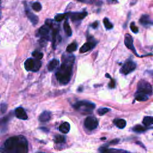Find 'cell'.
I'll return each mask as SVG.
<instances>
[{
	"label": "cell",
	"instance_id": "cell-34",
	"mask_svg": "<svg viewBox=\"0 0 153 153\" xmlns=\"http://www.w3.org/2000/svg\"><path fill=\"white\" fill-rule=\"evenodd\" d=\"M98 25H99V22L98 21H95L90 25V26L93 29H96L98 27Z\"/></svg>",
	"mask_w": 153,
	"mask_h": 153
},
{
	"label": "cell",
	"instance_id": "cell-17",
	"mask_svg": "<svg viewBox=\"0 0 153 153\" xmlns=\"http://www.w3.org/2000/svg\"><path fill=\"white\" fill-rule=\"evenodd\" d=\"M51 117V113L49 111H45L43 113L41 114L39 117V121L41 122H46L48 121Z\"/></svg>",
	"mask_w": 153,
	"mask_h": 153
},
{
	"label": "cell",
	"instance_id": "cell-7",
	"mask_svg": "<svg viewBox=\"0 0 153 153\" xmlns=\"http://www.w3.org/2000/svg\"><path fill=\"white\" fill-rule=\"evenodd\" d=\"M136 68V64L132 60H127L121 68L120 73L122 74L127 75L135 71Z\"/></svg>",
	"mask_w": 153,
	"mask_h": 153
},
{
	"label": "cell",
	"instance_id": "cell-4",
	"mask_svg": "<svg viewBox=\"0 0 153 153\" xmlns=\"http://www.w3.org/2000/svg\"><path fill=\"white\" fill-rule=\"evenodd\" d=\"M42 63L40 60L29 58L26 60L24 63V66L27 71H31V72H37L42 67Z\"/></svg>",
	"mask_w": 153,
	"mask_h": 153
},
{
	"label": "cell",
	"instance_id": "cell-16",
	"mask_svg": "<svg viewBox=\"0 0 153 153\" xmlns=\"http://www.w3.org/2000/svg\"><path fill=\"white\" fill-rule=\"evenodd\" d=\"M59 65V60L56 59H53L51 60L47 65V69L49 72H52L54 71Z\"/></svg>",
	"mask_w": 153,
	"mask_h": 153
},
{
	"label": "cell",
	"instance_id": "cell-29",
	"mask_svg": "<svg viewBox=\"0 0 153 153\" xmlns=\"http://www.w3.org/2000/svg\"><path fill=\"white\" fill-rule=\"evenodd\" d=\"M33 9L35 12H40L42 9V6L39 2H35L32 5Z\"/></svg>",
	"mask_w": 153,
	"mask_h": 153
},
{
	"label": "cell",
	"instance_id": "cell-9",
	"mask_svg": "<svg viewBox=\"0 0 153 153\" xmlns=\"http://www.w3.org/2000/svg\"><path fill=\"white\" fill-rule=\"evenodd\" d=\"M84 126L88 130H93L97 128L98 126V121L95 117L89 116L85 119Z\"/></svg>",
	"mask_w": 153,
	"mask_h": 153
},
{
	"label": "cell",
	"instance_id": "cell-20",
	"mask_svg": "<svg viewBox=\"0 0 153 153\" xmlns=\"http://www.w3.org/2000/svg\"><path fill=\"white\" fill-rule=\"evenodd\" d=\"M114 123L116 126L120 129H124L126 126V121L124 119H116L114 121Z\"/></svg>",
	"mask_w": 153,
	"mask_h": 153
},
{
	"label": "cell",
	"instance_id": "cell-25",
	"mask_svg": "<svg viewBox=\"0 0 153 153\" xmlns=\"http://www.w3.org/2000/svg\"><path fill=\"white\" fill-rule=\"evenodd\" d=\"M103 23H104V25L105 26V28L107 30H110V29L113 28V24L109 21V20L107 17H105L104 19Z\"/></svg>",
	"mask_w": 153,
	"mask_h": 153
},
{
	"label": "cell",
	"instance_id": "cell-35",
	"mask_svg": "<svg viewBox=\"0 0 153 153\" xmlns=\"http://www.w3.org/2000/svg\"><path fill=\"white\" fill-rule=\"evenodd\" d=\"M77 1L84 3H91V2L93 1V0H77Z\"/></svg>",
	"mask_w": 153,
	"mask_h": 153
},
{
	"label": "cell",
	"instance_id": "cell-1",
	"mask_svg": "<svg viewBox=\"0 0 153 153\" xmlns=\"http://www.w3.org/2000/svg\"><path fill=\"white\" fill-rule=\"evenodd\" d=\"M62 59V63L56 71V77L60 84L66 85L69 83L73 75L75 56L73 55H64Z\"/></svg>",
	"mask_w": 153,
	"mask_h": 153
},
{
	"label": "cell",
	"instance_id": "cell-27",
	"mask_svg": "<svg viewBox=\"0 0 153 153\" xmlns=\"http://www.w3.org/2000/svg\"><path fill=\"white\" fill-rule=\"evenodd\" d=\"M32 55L35 59H38V60L42 59L44 56L43 53L40 52H39V51H37V50H35V51H34V52H33Z\"/></svg>",
	"mask_w": 153,
	"mask_h": 153
},
{
	"label": "cell",
	"instance_id": "cell-15",
	"mask_svg": "<svg viewBox=\"0 0 153 153\" xmlns=\"http://www.w3.org/2000/svg\"><path fill=\"white\" fill-rule=\"evenodd\" d=\"M100 153H129V152L123 150L101 148V149H100Z\"/></svg>",
	"mask_w": 153,
	"mask_h": 153
},
{
	"label": "cell",
	"instance_id": "cell-12",
	"mask_svg": "<svg viewBox=\"0 0 153 153\" xmlns=\"http://www.w3.org/2000/svg\"><path fill=\"white\" fill-rule=\"evenodd\" d=\"M139 24L145 27H147L150 25H153V21L150 20V16L148 15H142L141 18L139 19Z\"/></svg>",
	"mask_w": 153,
	"mask_h": 153
},
{
	"label": "cell",
	"instance_id": "cell-10",
	"mask_svg": "<svg viewBox=\"0 0 153 153\" xmlns=\"http://www.w3.org/2000/svg\"><path fill=\"white\" fill-rule=\"evenodd\" d=\"M125 44L126 47L128 49L130 50L136 56H139L134 45L133 38H132V37L129 34H126L125 36Z\"/></svg>",
	"mask_w": 153,
	"mask_h": 153
},
{
	"label": "cell",
	"instance_id": "cell-36",
	"mask_svg": "<svg viewBox=\"0 0 153 153\" xmlns=\"http://www.w3.org/2000/svg\"><path fill=\"white\" fill-rule=\"evenodd\" d=\"M107 1L110 4H114L118 3V0H107Z\"/></svg>",
	"mask_w": 153,
	"mask_h": 153
},
{
	"label": "cell",
	"instance_id": "cell-22",
	"mask_svg": "<svg viewBox=\"0 0 153 153\" xmlns=\"http://www.w3.org/2000/svg\"><path fill=\"white\" fill-rule=\"evenodd\" d=\"M142 123L145 126H149L151 125H153V117H144Z\"/></svg>",
	"mask_w": 153,
	"mask_h": 153
},
{
	"label": "cell",
	"instance_id": "cell-33",
	"mask_svg": "<svg viewBox=\"0 0 153 153\" xmlns=\"http://www.w3.org/2000/svg\"><path fill=\"white\" fill-rule=\"evenodd\" d=\"M7 106L6 104H1V113H4L6 111V109H7Z\"/></svg>",
	"mask_w": 153,
	"mask_h": 153
},
{
	"label": "cell",
	"instance_id": "cell-18",
	"mask_svg": "<svg viewBox=\"0 0 153 153\" xmlns=\"http://www.w3.org/2000/svg\"><path fill=\"white\" fill-rule=\"evenodd\" d=\"M59 131L62 134H67L70 130V125L68 122H64L59 127Z\"/></svg>",
	"mask_w": 153,
	"mask_h": 153
},
{
	"label": "cell",
	"instance_id": "cell-6",
	"mask_svg": "<svg viewBox=\"0 0 153 153\" xmlns=\"http://www.w3.org/2000/svg\"><path fill=\"white\" fill-rule=\"evenodd\" d=\"M98 43L97 41L94 39L92 37H88V42L83 44V46L81 47L80 49V53H84L89 51L93 49Z\"/></svg>",
	"mask_w": 153,
	"mask_h": 153
},
{
	"label": "cell",
	"instance_id": "cell-26",
	"mask_svg": "<svg viewBox=\"0 0 153 153\" xmlns=\"http://www.w3.org/2000/svg\"><path fill=\"white\" fill-rule=\"evenodd\" d=\"M147 129L141 125H136L133 128V130L135 132H138V133H141V132H143L147 130Z\"/></svg>",
	"mask_w": 153,
	"mask_h": 153
},
{
	"label": "cell",
	"instance_id": "cell-28",
	"mask_svg": "<svg viewBox=\"0 0 153 153\" xmlns=\"http://www.w3.org/2000/svg\"><path fill=\"white\" fill-rule=\"evenodd\" d=\"M54 141L56 143H63L65 141V138L63 135H58L55 136Z\"/></svg>",
	"mask_w": 153,
	"mask_h": 153
},
{
	"label": "cell",
	"instance_id": "cell-24",
	"mask_svg": "<svg viewBox=\"0 0 153 153\" xmlns=\"http://www.w3.org/2000/svg\"><path fill=\"white\" fill-rule=\"evenodd\" d=\"M68 17V13H62V14H57L55 17V20L56 22H61L62 20L66 19Z\"/></svg>",
	"mask_w": 153,
	"mask_h": 153
},
{
	"label": "cell",
	"instance_id": "cell-8",
	"mask_svg": "<svg viewBox=\"0 0 153 153\" xmlns=\"http://www.w3.org/2000/svg\"><path fill=\"white\" fill-rule=\"evenodd\" d=\"M52 29V28H51L48 26L44 25L41 27L38 30V34L39 37H42V39L41 41H42L43 42H44V41H50V30Z\"/></svg>",
	"mask_w": 153,
	"mask_h": 153
},
{
	"label": "cell",
	"instance_id": "cell-5",
	"mask_svg": "<svg viewBox=\"0 0 153 153\" xmlns=\"http://www.w3.org/2000/svg\"><path fill=\"white\" fill-rule=\"evenodd\" d=\"M136 93L144 94L147 96L152 95L153 90L151 85L148 81L141 80L138 84V89Z\"/></svg>",
	"mask_w": 153,
	"mask_h": 153
},
{
	"label": "cell",
	"instance_id": "cell-32",
	"mask_svg": "<svg viewBox=\"0 0 153 153\" xmlns=\"http://www.w3.org/2000/svg\"><path fill=\"white\" fill-rule=\"evenodd\" d=\"M108 86L110 89H114L116 87V81L114 79L111 78V81L108 84Z\"/></svg>",
	"mask_w": 153,
	"mask_h": 153
},
{
	"label": "cell",
	"instance_id": "cell-21",
	"mask_svg": "<svg viewBox=\"0 0 153 153\" xmlns=\"http://www.w3.org/2000/svg\"><path fill=\"white\" fill-rule=\"evenodd\" d=\"M77 44L75 42L72 43L71 44H69V46L66 47V52L69 53H71L77 50Z\"/></svg>",
	"mask_w": 153,
	"mask_h": 153
},
{
	"label": "cell",
	"instance_id": "cell-23",
	"mask_svg": "<svg viewBox=\"0 0 153 153\" xmlns=\"http://www.w3.org/2000/svg\"><path fill=\"white\" fill-rule=\"evenodd\" d=\"M135 99L138 101H146L148 99V96L147 95L141 94V93H136L135 94Z\"/></svg>",
	"mask_w": 153,
	"mask_h": 153
},
{
	"label": "cell",
	"instance_id": "cell-14",
	"mask_svg": "<svg viewBox=\"0 0 153 153\" xmlns=\"http://www.w3.org/2000/svg\"><path fill=\"white\" fill-rule=\"evenodd\" d=\"M25 13H26V15L28 19L30 20V22L32 23V24L34 26L36 25L38 23L39 19H38L37 16H36L34 13H31V12H30L29 10L26 9L25 10Z\"/></svg>",
	"mask_w": 153,
	"mask_h": 153
},
{
	"label": "cell",
	"instance_id": "cell-37",
	"mask_svg": "<svg viewBox=\"0 0 153 153\" xmlns=\"http://www.w3.org/2000/svg\"><path fill=\"white\" fill-rule=\"evenodd\" d=\"M37 153H45V152H37Z\"/></svg>",
	"mask_w": 153,
	"mask_h": 153
},
{
	"label": "cell",
	"instance_id": "cell-3",
	"mask_svg": "<svg viewBox=\"0 0 153 153\" xmlns=\"http://www.w3.org/2000/svg\"><path fill=\"white\" fill-rule=\"evenodd\" d=\"M73 107L81 114H88L92 113L95 108V104L87 100H81L75 103Z\"/></svg>",
	"mask_w": 153,
	"mask_h": 153
},
{
	"label": "cell",
	"instance_id": "cell-30",
	"mask_svg": "<svg viewBox=\"0 0 153 153\" xmlns=\"http://www.w3.org/2000/svg\"><path fill=\"white\" fill-rule=\"evenodd\" d=\"M109 111V109L107 108H101L98 110V113L99 116H104L106 113Z\"/></svg>",
	"mask_w": 153,
	"mask_h": 153
},
{
	"label": "cell",
	"instance_id": "cell-19",
	"mask_svg": "<svg viewBox=\"0 0 153 153\" xmlns=\"http://www.w3.org/2000/svg\"><path fill=\"white\" fill-rule=\"evenodd\" d=\"M64 31L66 34V35L68 37H71L73 34V31H72V29L71 28V26L69 25V24L68 21V20L66 19L65 21L64 24Z\"/></svg>",
	"mask_w": 153,
	"mask_h": 153
},
{
	"label": "cell",
	"instance_id": "cell-2",
	"mask_svg": "<svg viewBox=\"0 0 153 153\" xmlns=\"http://www.w3.org/2000/svg\"><path fill=\"white\" fill-rule=\"evenodd\" d=\"M1 151L2 153H28V141L22 135L10 137L5 141Z\"/></svg>",
	"mask_w": 153,
	"mask_h": 153
},
{
	"label": "cell",
	"instance_id": "cell-11",
	"mask_svg": "<svg viewBox=\"0 0 153 153\" xmlns=\"http://www.w3.org/2000/svg\"><path fill=\"white\" fill-rule=\"evenodd\" d=\"M88 13L87 12H73V13H69L68 17H70L71 20L73 22H77L80 21V20L84 19Z\"/></svg>",
	"mask_w": 153,
	"mask_h": 153
},
{
	"label": "cell",
	"instance_id": "cell-13",
	"mask_svg": "<svg viewBox=\"0 0 153 153\" xmlns=\"http://www.w3.org/2000/svg\"><path fill=\"white\" fill-rule=\"evenodd\" d=\"M15 114L17 118L20 120H25L28 119L27 114L24 109L22 107H18L15 109Z\"/></svg>",
	"mask_w": 153,
	"mask_h": 153
},
{
	"label": "cell",
	"instance_id": "cell-31",
	"mask_svg": "<svg viewBox=\"0 0 153 153\" xmlns=\"http://www.w3.org/2000/svg\"><path fill=\"white\" fill-rule=\"evenodd\" d=\"M130 29L132 32L135 34H137L139 32V29L135 25V24L134 22H132L130 25Z\"/></svg>",
	"mask_w": 153,
	"mask_h": 153
}]
</instances>
